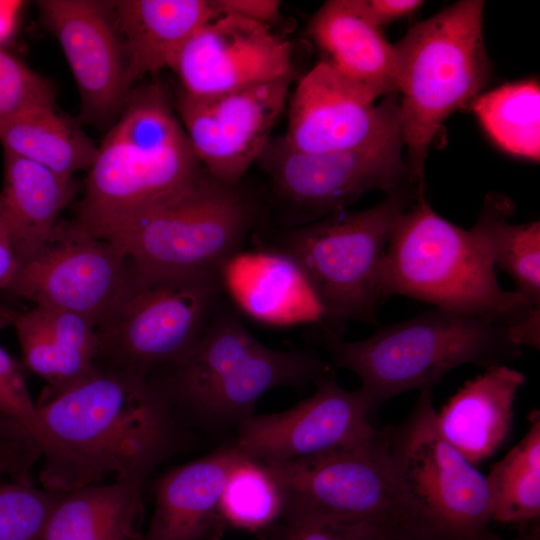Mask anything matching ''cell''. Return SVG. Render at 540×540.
I'll return each mask as SVG.
<instances>
[{"instance_id":"cell-40","label":"cell","mask_w":540,"mask_h":540,"mask_svg":"<svg viewBox=\"0 0 540 540\" xmlns=\"http://www.w3.org/2000/svg\"><path fill=\"white\" fill-rule=\"evenodd\" d=\"M488 540H503V539H501L495 534H492ZM513 540H540L539 523L534 524L533 526H531L529 529H527L524 532H520V534Z\"/></svg>"},{"instance_id":"cell-37","label":"cell","mask_w":540,"mask_h":540,"mask_svg":"<svg viewBox=\"0 0 540 540\" xmlns=\"http://www.w3.org/2000/svg\"><path fill=\"white\" fill-rule=\"evenodd\" d=\"M219 14L236 15L269 27L281 22V2L277 0H215Z\"/></svg>"},{"instance_id":"cell-12","label":"cell","mask_w":540,"mask_h":540,"mask_svg":"<svg viewBox=\"0 0 540 540\" xmlns=\"http://www.w3.org/2000/svg\"><path fill=\"white\" fill-rule=\"evenodd\" d=\"M133 279L118 245L73 221H60L41 252L18 266L8 289L34 305L81 315L98 329L120 306Z\"/></svg>"},{"instance_id":"cell-8","label":"cell","mask_w":540,"mask_h":540,"mask_svg":"<svg viewBox=\"0 0 540 540\" xmlns=\"http://www.w3.org/2000/svg\"><path fill=\"white\" fill-rule=\"evenodd\" d=\"M266 465L284 491V514L368 523L394 535L441 540L405 488L386 428L356 446Z\"/></svg>"},{"instance_id":"cell-7","label":"cell","mask_w":540,"mask_h":540,"mask_svg":"<svg viewBox=\"0 0 540 540\" xmlns=\"http://www.w3.org/2000/svg\"><path fill=\"white\" fill-rule=\"evenodd\" d=\"M422 195L425 191L407 182L370 208L342 210L298 225L280 238L275 248L299 266L326 323L376 322L391 234L400 216Z\"/></svg>"},{"instance_id":"cell-6","label":"cell","mask_w":540,"mask_h":540,"mask_svg":"<svg viewBox=\"0 0 540 540\" xmlns=\"http://www.w3.org/2000/svg\"><path fill=\"white\" fill-rule=\"evenodd\" d=\"M166 369V377L154 381L175 412L205 426L236 429L266 392L302 387L329 375V366L314 353L263 345L221 302L193 349Z\"/></svg>"},{"instance_id":"cell-36","label":"cell","mask_w":540,"mask_h":540,"mask_svg":"<svg viewBox=\"0 0 540 540\" xmlns=\"http://www.w3.org/2000/svg\"><path fill=\"white\" fill-rule=\"evenodd\" d=\"M355 7L374 26L381 28L408 17L423 5L421 0H353Z\"/></svg>"},{"instance_id":"cell-27","label":"cell","mask_w":540,"mask_h":540,"mask_svg":"<svg viewBox=\"0 0 540 540\" xmlns=\"http://www.w3.org/2000/svg\"><path fill=\"white\" fill-rule=\"evenodd\" d=\"M512 201L503 195H489L472 227L495 269L505 271L516 292L540 308V222L513 224Z\"/></svg>"},{"instance_id":"cell-24","label":"cell","mask_w":540,"mask_h":540,"mask_svg":"<svg viewBox=\"0 0 540 540\" xmlns=\"http://www.w3.org/2000/svg\"><path fill=\"white\" fill-rule=\"evenodd\" d=\"M74 194L72 177L4 152L0 221L19 265L46 246L60 222L61 212Z\"/></svg>"},{"instance_id":"cell-34","label":"cell","mask_w":540,"mask_h":540,"mask_svg":"<svg viewBox=\"0 0 540 540\" xmlns=\"http://www.w3.org/2000/svg\"><path fill=\"white\" fill-rule=\"evenodd\" d=\"M381 528L323 516L287 513L260 536L263 540H387Z\"/></svg>"},{"instance_id":"cell-5","label":"cell","mask_w":540,"mask_h":540,"mask_svg":"<svg viewBox=\"0 0 540 540\" xmlns=\"http://www.w3.org/2000/svg\"><path fill=\"white\" fill-rule=\"evenodd\" d=\"M484 1L461 0L413 27L394 44L403 144L410 181L425 191L428 150L445 120L486 85L491 64Z\"/></svg>"},{"instance_id":"cell-17","label":"cell","mask_w":540,"mask_h":540,"mask_svg":"<svg viewBox=\"0 0 540 540\" xmlns=\"http://www.w3.org/2000/svg\"><path fill=\"white\" fill-rule=\"evenodd\" d=\"M292 48L272 27L219 14L178 49L168 68L183 93L209 97L293 74Z\"/></svg>"},{"instance_id":"cell-11","label":"cell","mask_w":540,"mask_h":540,"mask_svg":"<svg viewBox=\"0 0 540 540\" xmlns=\"http://www.w3.org/2000/svg\"><path fill=\"white\" fill-rule=\"evenodd\" d=\"M431 389L397 426H388L393 463L441 540H488L486 477L440 434Z\"/></svg>"},{"instance_id":"cell-33","label":"cell","mask_w":540,"mask_h":540,"mask_svg":"<svg viewBox=\"0 0 540 540\" xmlns=\"http://www.w3.org/2000/svg\"><path fill=\"white\" fill-rule=\"evenodd\" d=\"M50 105H55L52 84L5 48H0V122Z\"/></svg>"},{"instance_id":"cell-30","label":"cell","mask_w":540,"mask_h":540,"mask_svg":"<svg viewBox=\"0 0 540 540\" xmlns=\"http://www.w3.org/2000/svg\"><path fill=\"white\" fill-rule=\"evenodd\" d=\"M0 414L25 427L39 443L44 457L40 480L44 488L66 491L84 486L74 457L54 437L33 401L22 368L0 346Z\"/></svg>"},{"instance_id":"cell-21","label":"cell","mask_w":540,"mask_h":540,"mask_svg":"<svg viewBox=\"0 0 540 540\" xmlns=\"http://www.w3.org/2000/svg\"><path fill=\"white\" fill-rule=\"evenodd\" d=\"M310 37L334 70L366 100L398 94L394 45L353 0L326 1L313 15Z\"/></svg>"},{"instance_id":"cell-42","label":"cell","mask_w":540,"mask_h":540,"mask_svg":"<svg viewBox=\"0 0 540 540\" xmlns=\"http://www.w3.org/2000/svg\"><path fill=\"white\" fill-rule=\"evenodd\" d=\"M11 310L0 305V317L6 322L9 320Z\"/></svg>"},{"instance_id":"cell-15","label":"cell","mask_w":540,"mask_h":540,"mask_svg":"<svg viewBox=\"0 0 540 540\" xmlns=\"http://www.w3.org/2000/svg\"><path fill=\"white\" fill-rule=\"evenodd\" d=\"M292 408L252 415L237 427L232 442L247 458L278 464L362 444L378 433L364 392L342 388L332 375Z\"/></svg>"},{"instance_id":"cell-10","label":"cell","mask_w":540,"mask_h":540,"mask_svg":"<svg viewBox=\"0 0 540 540\" xmlns=\"http://www.w3.org/2000/svg\"><path fill=\"white\" fill-rule=\"evenodd\" d=\"M98 330V364L149 377L183 359L223 293L218 273L141 277Z\"/></svg>"},{"instance_id":"cell-23","label":"cell","mask_w":540,"mask_h":540,"mask_svg":"<svg viewBox=\"0 0 540 540\" xmlns=\"http://www.w3.org/2000/svg\"><path fill=\"white\" fill-rule=\"evenodd\" d=\"M112 10L131 88L168 67L185 41L219 15L215 0H117Z\"/></svg>"},{"instance_id":"cell-4","label":"cell","mask_w":540,"mask_h":540,"mask_svg":"<svg viewBox=\"0 0 540 540\" xmlns=\"http://www.w3.org/2000/svg\"><path fill=\"white\" fill-rule=\"evenodd\" d=\"M329 348L335 365L360 379L371 413L406 391L431 389L459 366L488 369L522 355L510 326L439 308L381 327L362 340H332Z\"/></svg>"},{"instance_id":"cell-39","label":"cell","mask_w":540,"mask_h":540,"mask_svg":"<svg viewBox=\"0 0 540 540\" xmlns=\"http://www.w3.org/2000/svg\"><path fill=\"white\" fill-rule=\"evenodd\" d=\"M18 265L9 235L0 221V289L10 287L17 273Z\"/></svg>"},{"instance_id":"cell-2","label":"cell","mask_w":540,"mask_h":540,"mask_svg":"<svg viewBox=\"0 0 540 540\" xmlns=\"http://www.w3.org/2000/svg\"><path fill=\"white\" fill-rule=\"evenodd\" d=\"M203 169L163 88L132 89L97 147L73 222L110 240L190 186Z\"/></svg>"},{"instance_id":"cell-29","label":"cell","mask_w":540,"mask_h":540,"mask_svg":"<svg viewBox=\"0 0 540 540\" xmlns=\"http://www.w3.org/2000/svg\"><path fill=\"white\" fill-rule=\"evenodd\" d=\"M471 107L490 138L504 151L540 158V86L535 79L508 83L479 94Z\"/></svg>"},{"instance_id":"cell-26","label":"cell","mask_w":540,"mask_h":540,"mask_svg":"<svg viewBox=\"0 0 540 540\" xmlns=\"http://www.w3.org/2000/svg\"><path fill=\"white\" fill-rule=\"evenodd\" d=\"M4 152L72 177L88 170L97 147L79 125L61 115L55 105L41 106L0 122Z\"/></svg>"},{"instance_id":"cell-38","label":"cell","mask_w":540,"mask_h":540,"mask_svg":"<svg viewBox=\"0 0 540 540\" xmlns=\"http://www.w3.org/2000/svg\"><path fill=\"white\" fill-rule=\"evenodd\" d=\"M25 5L21 0H0V48L15 35Z\"/></svg>"},{"instance_id":"cell-32","label":"cell","mask_w":540,"mask_h":540,"mask_svg":"<svg viewBox=\"0 0 540 540\" xmlns=\"http://www.w3.org/2000/svg\"><path fill=\"white\" fill-rule=\"evenodd\" d=\"M61 492L16 482L0 486V540H42Z\"/></svg>"},{"instance_id":"cell-20","label":"cell","mask_w":540,"mask_h":540,"mask_svg":"<svg viewBox=\"0 0 540 540\" xmlns=\"http://www.w3.org/2000/svg\"><path fill=\"white\" fill-rule=\"evenodd\" d=\"M245 456L233 442L163 474L143 540H216L225 526L219 502L228 475Z\"/></svg>"},{"instance_id":"cell-18","label":"cell","mask_w":540,"mask_h":540,"mask_svg":"<svg viewBox=\"0 0 540 540\" xmlns=\"http://www.w3.org/2000/svg\"><path fill=\"white\" fill-rule=\"evenodd\" d=\"M36 5L75 79L81 98L80 121L113 124L132 88L112 1L41 0Z\"/></svg>"},{"instance_id":"cell-22","label":"cell","mask_w":540,"mask_h":540,"mask_svg":"<svg viewBox=\"0 0 540 540\" xmlns=\"http://www.w3.org/2000/svg\"><path fill=\"white\" fill-rule=\"evenodd\" d=\"M524 383V375L509 365L490 367L466 381L436 413L440 434L473 465L488 459L510 433L514 401Z\"/></svg>"},{"instance_id":"cell-16","label":"cell","mask_w":540,"mask_h":540,"mask_svg":"<svg viewBox=\"0 0 540 540\" xmlns=\"http://www.w3.org/2000/svg\"><path fill=\"white\" fill-rule=\"evenodd\" d=\"M281 139L306 153L403 142L398 96L387 95L375 105L322 60L297 83Z\"/></svg>"},{"instance_id":"cell-41","label":"cell","mask_w":540,"mask_h":540,"mask_svg":"<svg viewBox=\"0 0 540 540\" xmlns=\"http://www.w3.org/2000/svg\"><path fill=\"white\" fill-rule=\"evenodd\" d=\"M387 540H421L418 538L404 536V535H390Z\"/></svg>"},{"instance_id":"cell-19","label":"cell","mask_w":540,"mask_h":540,"mask_svg":"<svg viewBox=\"0 0 540 540\" xmlns=\"http://www.w3.org/2000/svg\"><path fill=\"white\" fill-rule=\"evenodd\" d=\"M218 276L223 292L237 308L260 323H326L305 275L290 256L277 248L241 250L222 264Z\"/></svg>"},{"instance_id":"cell-31","label":"cell","mask_w":540,"mask_h":540,"mask_svg":"<svg viewBox=\"0 0 540 540\" xmlns=\"http://www.w3.org/2000/svg\"><path fill=\"white\" fill-rule=\"evenodd\" d=\"M284 491L270 468L244 457L225 482L219 512L225 528L263 534L285 512Z\"/></svg>"},{"instance_id":"cell-9","label":"cell","mask_w":540,"mask_h":540,"mask_svg":"<svg viewBox=\"0 0 540 540\" xmlns=\"http://www.w3.org/2000/svg\"><path fill=\"white\" fill-rule=\"evenodd\" d=\"M255 204L239 185L203 169L186 189L142 214L110 241L141 277L218 273L242 250Z\"/></svg>"},{"instance_id":"cell-14","label":"cell","mask_w":540,"mask_h":540,"mask_svg":"<svg viewBox=\"0 0 540 540\" xmlns=\"http://www.w3.org/2000/svg\"><path fill=\"white\" fill-rule=\"evenodd\" d=\"M292 80L293 74L209 97L179 94L177 116L207 173L239 185L269 144Z\"/></svg>"},{"instance_id":"cell-13","label":"cell","mask_w":540,"mask_h":540,"mask_svg":"<svg viewBox=\"0 0 540 540\" xmlns=\"http://www.w3.org/2000/svg\"><path fill=\"white\" fill-rule=\"evenodd\" d=\"M403 142L354 150L306 153L279 137L258 160L276 196L303 217L304 224L345 210L364 193L389 194L410 181Z\"/></svg>"},{"instance_id":"cell-1","label":"cell","mask_w":540,"mask_h":540,"mask_svg":"<svg viewBox=\"0 0 540 540\" xmlns=\"http://www.w3.org/2000/svg\"><path fill=\"white\" fill-rule=\"evenodd\" d=\"M47 427L77 461L85 485L108 474L145 480L184 446L176 412L150 377L98 364L37 404Z\"/></svg>"},{"instance_id":"cell-3","label":"cell","mask_w":540,"mask_h":540,"mask_svg":"<svg viewBox=\"0 0 540 540\" xmlns=\"http://www.w3.org/2000/svg\"><path fill=\"white\" fill-rule=\"evenodd\" d=\"M381 293L383 300L403 295L510 327L540 320V308L501 287L472 228L463 229L437 214L425 195L414 201L393 229Z\"/></svg>"},{"instance_id":"cell-35","label":"cell","mask_w":540,"mask_h":540,"mask_svg":"<svg viewBox=\"0 0 540 540\" xmlns=\"http://www.w3.org/2000/svg\"><path fill=\"white\" fill-rule=\"evenodd\" d=\"M42 456L39 443L25 427L0 414V475L12 482L32 484L31 471Z\"/></svg>"},{"instance_id":"cell-28","label":"cell","mask_w":540,"mask_h":540,"mask_svg":"<svg viewBox=\"0 0 540 540\" xmlns=\"http://www.w3.org/2000/svg\"><path fill=\"white\" fill-rule=\"evenodd\" d=\"M523 438L486 477L491 520L524 532L540 517V413L533 410Z\"/></svg>"},{"instance_id":"cell-25","label":"cell","mask_w":540,"mask_h":540,"mask_svg":"<svg viewBox=\"0 0 540 540\" xmlns=\"http://www.w3.org/2000/svg\"><path fill=\"white\" fill-rule=\"evenodd\" d=\"M144 481L116 479L62 491L42 540H143Z\"/></svg>"}]
</instances>
